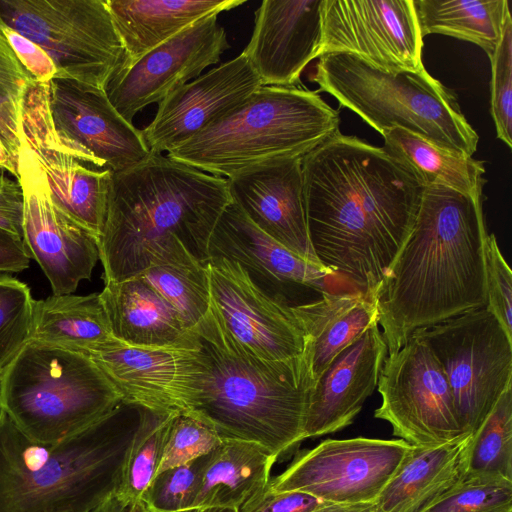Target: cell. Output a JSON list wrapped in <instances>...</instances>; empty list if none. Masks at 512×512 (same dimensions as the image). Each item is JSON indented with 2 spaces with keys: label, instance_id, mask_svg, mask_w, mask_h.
<instances>
[{
  "label": "cell",
  "instance_id": "6da1fadb",
  "mask_svg": "<svg viewBox=\"0 0 512 512\" xmlns=\"http://www.w3.org/2000/svg\"><path fill=\"white\" fill-rule=\"evenodd\" d=\"M302 173L317 259L374 301L413 229L425 185L383 147L339 130L303 156Z\"/></svg>",
  "mask_w": 512,
  "mask_h": 512
},
{
  "label": "cell",
  "instance_id": "7a4b0ae2",
  "mask_svg": "<svg viewBox=\"0 0 512 512\" xmlns=\"http://www.w3.org/2000/svg\"><path fill=\"white\" fill-rule=\"evenodd\" d=\"M483 196L426 185L413 229L377 292L388 355L418 331L486 307Z\"/></svg>",
  "mask_w": 512,
  "mask_h": 512
},
{
  "label": "cell",
  "instance_id": "3957f363",
  "mask_svg": "<svg viewBox=\"0 0 512 512\" xmlns=\"http://www.w3.org/2000/svg\"><path fill=\"white\" fill-rule=\"evenodd\" d=\"M230 202L226 178L162 153L113 172L98 240L105 283L140 275L176 241L206 264L211 234Z\"/></svg>",
  "mask_w": 512,
  "mask_h": 512
},
{
  "label": "cell",
  "instance_id": "277c9868",
  "mask_svg": "<svg viewBox=\"0 0 512 512\" xmlns=\"http://www.w3.org/2000/svg\"><path fill=\"white\" fill-rule=\"evenodd\" d=\"M193 331L204 378L188 415L223 439L255 442L277 457L302 442L314 387L307 345L288 360L259 358L234 341L211 311Z\"/></svg>",
  "mask_w": 512,
  "mask_h": 512
},
{
  "label": "cell",
  "instance_id": "5b68a950",
  "mask_svg": "<svg viewBox=\"0 0 512 512\" xmlns=\"http://www.w3.org/2000/svg\"><path fill=\"white\" fill-rule=\"evenodd\" d=\"M142 409L122 403L54 443L27 437L0 411V512H91L115 496Z\"/></svg>",
  "mask_w": 512,
  "mask_h": 512
},
{
  "label": "cell",
  "instance_id": "8992f818",
  "mask_svg": "<svg viewBox=\"0 0 512 512\" xmlns=\"http://www.w3.org/2000/svg\"><path fill=\"white\" fill-rule=\"evenodd\" d=\"M339 122L338 111L317 92L261 86L241 105L166 156L228 178L265 161L305 156L337 132Z\"/></svg>",
  "mask_w": 512,
  "mask_h": 512
},
{
  "label": "cell",
  "instance_id": "52a82bcc",
  "mask_svg": "<svg viewBox=\"0 0 512 512\" xmlns=\"http://www.w3.org/2000/svg\"><path fill=\"white\" fill-rule=\"evenodd\" d=\"M310 80L383 135L393 128L473 155L479 136L457 95L427 70L390 72L346 53L318 58Z\"/></svg>",
  "mask_w": 512,
  "mask_h": 512
},
{
  "label": "cell",
  "instance_id": "ba28073f",
  "mask_svg": "<svg viewBox=\"0 0 512 512\" xmlns=\"http://www.w3.org/2000/svg\"><path fill=\"white\" fill-rule=\"evenodd\" d=\"M122 403L115 386L81 351L30 340L2 371L1 409L37 442L71 437Z\"/></svg>",
  "mask_w": 512,
  "mask_h": 512
},
{
  "label": "cell",
  "instance_id": "9c48e42d",
  "mask_svg": "<svg viewBox=\"0 0 512 512\" xmlns=\"http://www.w3.org/2000/svg\"><path fill=\"white\" fill-rule=\"evenodd\" d=\"M0 21L48 54L55 77L105 90L126 61L106 0H0Z\"/></svg>",
  "mask_w": 512,
  "mask_h": 512
},
{
  "label": "cell",
  "instance_id": "30bf717a",
  "mask_svg": "<svg viewBox=\"0 0 512 512\" xmlns=\"http://www.w3.org/2000/svg\"><path fill=\"white\" fill-rule=\"evenodd\" d=\"M441 364L464 433H474L512 385V339L486 307L418 330Z\"/></svg>",
  "mask_w": 512,
  "mask_h": 512
},
{
  "label": "cell",
  "instance_id": "8fae6325",
  "mask_svg": "<svg viewBox=\"0 0 512 512\" xmlns=\"http://www.w3.org/2000/svg\"><path fill=\"white\" fill-rule=\"evenodd\" d=\"M377 390L381 404L374 417L388 422L399 439L426 447L465 434L444 370L421 336L412 334L387 356Z\"/></svg>",
  "mask_w": 512,
  "mask_h": 512
},
{
  "label": "cell",
  "instance_id": "7c38bea8",
  "mask_svg": "<svg viewBox=\"0 0 512 512\" xmlns=\"http://www.w3.org/2000/svg\"><path fill=\"white\" fill-rule=\"evenodd\" d=\"M413 448L401 439H327L298 452L268 488L301 491L332 504L374 503Z\"/></svg>",
  "mask_w": 512,
  "mask_h": 512
},
{
  "label": "cell",
  "instance_id": "4fadbf2b",
  "mask_svg": "<svg viewBox=\"0 0 512 512\" xmlns=\"http://www.w3.org/2000/svg\"><path fill=\"white\" fill-rule=\"evenodd\" d=\"M17 169L24 200L23 244L53 294H73L99 260L98 238L55 200L36 155L21 136Z\"/></svg>",
  "mask_w": 512,
  "mask_h": 512
},
{
  "label": "cell",
  "instance_id": "5bb4252c",
  "mask_svg": "<svg viewBox=\"0 0 512 512\" xmlns=\"http://www.w3.org/2000/svg\"><path fill=\"white\" fill-rule=\"evenodd\" d=\"M318 58L346 53L390 71L424 68L414 0H322Z\"/></svg>",
  "mask_w": 512,
  "mask_h": 512
},
{
  "label": "cell",
  "instance_id": "9a60e30c",
  "mask_svg": "<svg viewBox=\"0 0 512 512\" xmlns=\"http://www.w3.org/2000/svg\"><path fill=\"white\" fill-rule=\"evenodd\" d=\"M48 83L35 80L28 87L20 136L36 155L55 200L99 240L113 171L96 169L89 156L58 134L49 108Z\"/></svg>",
  "mask_w": 512,
  "mask_h": 512
},
{
  "label": "cell",
  "instance_id": "2e32d148",
  "mask_svg": "<svg viewBox=\"0 0 512 512\" xmlns=\"http://www.w3.org/2000/svg\"><path fill=\"white\" fill-rule=\"evenodd\" d=\"M206 267L210 311L244 350L271 361L288 360L304 352L306 336L291 306L260 290L236 261L211 256Z\"/></svg>",
  "mask_w": 512,
  "mask_h": 512
},
{
  "label": "cell",
  "instance_id": "e0dca14e",
  "mask_svg": "<svg viewBox=\"0 0 512 512\" xmlns=\"http://www.w3.org/2000/svg\"><path fill=\"white\" fill-rule=\"evenodd\" d=\"M88 355L125 404L188 414L201 392L204 365L198 340L194 347H140L116 340Z\"/></svg>",
  "mask_w": 512,
  "mask_h": 512
},
{
  "label": "cell",
  "instance_id": "ac0fdd59",
  "mask_svg": "<svg viewBox=\"0 0 512 512\" xmlns=\"http://www.w3.org/2000/svg\"><path fill=\"white\" fill-rule=\"evenodd\" d=\"M217 16L202 18L114 74L105 92L128 122L220 61L230 45Z\"/></svg>",
  "mask_w": 512,
  "mask_h": 512
},
{
  "label": "cell",
  "instance_id": "d6986e66",
  "mask_svg": "<svg viewBox=\"0 0 512 512\" xmlns=\"http://www.w3.org/2000/svg\"><path fill=\"white\" fill-rule=\"evenodd\" d=\"M48 86L56 131L97 168L117 172L149 155L141 131L115 109L105 90L61 77L51 79Z\"/></svg>",
  "mask_w": 512,
  "mask_h": 512
},
{
  "label": "cell",
  "instance_id": "ffe728a7",
  "mask_svg": "<svg viewBox=\"0 0 512 512\" xmlns=\"http://www.w3.org/2000/svg\"><path fill=\"white\" fill-rule=\"evenodd\" d=\"M262 86L243 54L177 88L141 130L151 153L168 152L241 105Z\"/></svg>",
  "mask_w": 512,
  "mask_h": 512
},
{
  "label": "cell",
  "instance_id": "44dd1931",
  "mask_svg": "<svg viewBox=\"0 0 512 512\" xmlns=\"http://www.w3.org/2000/svg\"><path fill=\"white\" fill-rule=\"evenodd\" d=\"M303 157L265 161L226 178L231 201L260 230L300 258L323 266L310 242Z\"/></svg>",
  "mask_w": 512,
  "mask_h": 512
},
{
  "label": "cell",
  "instance_id": "7402d4cb",
  "mask_svg": "<svg viewBox=\"0 0 512 512\" xmlns=\"http://www.w3.org/2000/svg\"><path fill=\"white\" fill-rule=\"evenodd\" d=\"M208 252L209 257L238 262L260 290L289 306L286 291L292 287L333 293L327 284L335 277L331 270L295 255L255 226L232 201L213 229Z\"/></svg>",
  "mask_w": 512,
  "mask_h": 512
},
{
  "label": "cell",
  "instance_id": "603a6c76",
  "mask_svg": "<svg viewBox=\"0 0 512 512\" xmlns=\"http://www.w3.org/2000/svg\"><path fill=\"white\" fill-rule=\"evenodd\" d=\"M322 0H264L242 51L262 86L295 87L322 40Z\"/></svg>",
  "mask_w": 512,
  "mask_h": 512
},
{
  "label": "cell",
  "instance_id": "cb8c5ba5",
  "mask_svg": "<svg viewBox=\"0 0 512 512\" xmlns=\"http://www.w3.org/2000/svg\"><path fill=\"white\" fill-rule=\"evenodd\" d=\"M388 349L378 324L342 350L311 390L304 440L340 431L354 421L377 388Z\"/></svg>",
  "mask_w": 512,
  "mask_h": 512
},
{
  "label": "cell",
  "instance_id": "d4e9b609",
  "mask_svg": "<svg viewBox=\"0 0 512 512\" xmlns=\"http://www.w3.org/2000/svg\"><path fill=\"white\" fill-rule=\"evenodd\" d=\"M473 433L434 446L417 447L373 503L375 512H424L468 472Z\"/></svg>",
  "mask_w": 512,
  "mask_h": 512
},
{
  "label": "cell",
  "instance_id": "484cf974",
  "mask_svg": "<svg viewBox=\"0 0 512 512\" xmlns=\"http://www.w3.org/2000/svg\"><path fill=\"white\" fill-rule=\"evenodd\" d=\"M100 294L113 336L140 347H194L197 335L144 278L107 282Z\"/></svg>",
  "mask_w": 512,
  "mask_h": 512
},
{
  "label": "cell",
  "instance_id": "4316f807",
  "mask_svg": "<svg viewBox=\"0 0 512 512\" xmlns=\"http://www.w3.org/2000/svg\"><path fill=\"white\" fill-rule=\"evenodd\" d=\"M245 0H106L128 66L195 22Z\"/></svg>",
  "mask_w": 512,
  "mask_h": 512
},
{
  "label": "cell",
  "instance_id": "83f0119b",
  "mask_svg": "<svg viewBox=\"0 0 512 512\" xmlns=\"http://www.w3.org/2000/svg\"><path fill=\"white\" fill-rule=\"evenodd\" d=\"M311 352L314 385L334 358L378 324L376 303L359 292H324L316 300L291 306Z\"/></svg>",
  "mask_w": 512,
  "mask_h": 512
},
{
  "label": "cell",
  "instance_id": "f1b7e54d",
  "mask_svg": "<svg viewBox=\"0 0 512 512\" xmlns=\"http://www.w3.org/2000/svg\"><path fill=\"white\" fill-rule=\"evenodd\" d=\"M277 456L250 441L223 439L208 454L192 503V511L207 507L238 510L260 495L269 485Z\"/></svg>",
  "mask_w": 512,
  "mask_h": 512
},
{
  "label": "cell",
  "instance_id": "f546056e",
  "mask_svg": "<svg viewBox=\"0 0 512 512\" xmlns=\"http://www.w3.org/2000/svg\"><path fill=\"white\" fill-rule=\"evenodd\" d=\"M31 340L89 354L117 339L99 293L34 300Z\"/></svg>",
  "mask_w": 512,
  "mask_h": 512
},
{
  "label": "cell",
  "instance_id": "4dcf8cb0",
  "mask_svg": "<svg viewBox=\"0 0 512 512\" xmlns=\"http://www.w3.org/2000/svg\"><path fill=\"white\" fill-rule=\"evenodd\" d=\"M382 136L383 148L407 164L425 186L439 185L470 196H483V161L400 128L390 129Z\"/></svg>",
  "mask_w": 512,
  "mask_h": 512
},
{
  "label": "cell",
  "instance_id": "1f68e13d",
  "mask_svg": "<svg viewBox=\"0 0 512 512\" xmlns=\"http://www.w3.org/2000/svg\"><path fill=\"white\" fill-rule=\"evenodd\" d=\"M422 36L441 34L478 45L490 57L510 13L508 0H414Z\"/></svg>",
  "mask_w": 512,
  "mask_h": 512
},
{
  "label": "cell",
  "instance_id": "d6a6232c",
  "mask_svg": "<svg viewBox=\"0 0 512 512\" xmlns=\"http://www.w3.org/2000/svg\"><path fill=\"white\" fill-rule=\"evenodd\" d=\"M193 330L210 311L211 297L206 264L200 262L181 241L167 248L140 275Z\"/></svg>",
  "mask_w": 512,
  "mask_h": 512
},
{
  "label": "cell",
  "instance_id": "836d02e7",
  "mask_svg": "<svg viewBox=\"0 0 512 512\" xmlns=\"http://www.w3.org/2000/svg\"><path fill=\"white\" fill-rule=\"evenodd\" d=\"M174 414L142 409L140 423L129 448L115 494L125 506L142 500L156 476L166 434Z\"/></svg>",
  "mask_w": 512,
  "mask_h": 512
},
{
  "label": "cell",
  "instance_id": "e575fe53",
  "mask_svg": "<svg viewBox=\"0 0 512 512\" xmlns=\"http://www.w3.org/2000/svg\"><path fill=\"white\" fill-rule=\"evenodd\" d=\"M512 480V385L473 433L468 472Z\"/></svg>",
  "mask_w": 512,
  "mask_h": 512
},
{
  "label": "cell",
  "instance_id": "d590c367",
  "mask_svg": "<svg viewBox=\"0 0 512 512\" xmlns=\"http://www.w3.org/2000/svg\"><path fill=\"white\" fill-rule=\"evenodd\" d=\"M33 303L27 284L0 272V372L31 340Z\"/></svg>",
  "mask_w": 512,
  "mask_h": 512
},
{
  "label": "cell",
  "instance_id": "8d00e7d4",
  "mask_svg": "<svg viewBox=\"0 0 512 512\" xmlns=\"http://www.w3.org/2000/svg\"><path fill=\"white\" fill-rule=\"evenodd\" d=\"M34 81L0 28V138L16 159L20 148L24 97Z\"/></svg>",
  "mask_w": 512,
  "mask_h": 512
},
{
  "label": "cell",
  "instance_id": "74e56055",
  "mask_svg": "<svg viewBox=\"0 0 512 512\" xmlns=\"http://www.w3.org/2000/svg\"><path fill=\"white\" fill-rule=\"evenodd\" d=\"M424 512H512V480L467 473L463 480Z\"/></svg>",
  "mask_w": 512,
  "mask_h": 512
},
{
  "label": "cell",
  "instance_id": "f35d334b",
  "mask_svg": "<svg viewBox=\"0 0 512 512\" xmlns=\"http://www.w3.org/2000/svg\"><path fill=\"white\" fill-rule=\"evenodd\" d=\"M208 454L158 473L142 502L149 512H193L192 503Z\"/></svg>",
  "mask_w": 512,
  "mask_h": 512
},
{
  "label": "cell",
  "instance_id": "ab89813d",
  "mask_svg": "<svg viewBox=\"0 0 512 512\" xmlns=\"http://www.w3.org/2000/svg\"><path fill=\"white\" fill-rule=\"evenodd\" d=\"M222 441L223 438L201 420L175 413L166 434L157 474L209 454Z\"/></svg>",
  "mask_w": 512,
  "mask_h": 512
},
{
  "label": "cell",
  "instance_id": "60d3db41",
  "mask_svg": "<svg viewBox=\"0 0 512 512\" xmlns=\"http://www.w3.org/2000/svg\"><path fill=\"white\" fill-rule=\"evenodd\" d=\"M491 61V115L497 137L512 147V18L505 22Z\"/></svg>",
  "mask_w": 512,
  "mask_h": 512
},
{
  "label": "cell",
  "instance_id": "b9f144b4",
  "mask_svg": "<svg viewBox=\"0 0 512 512\" xmlns=\"http://www.w3.org/2000/svg\"><path fill=\"white\" fill-rule=\"evenodd\" d=\"M486 308L512 339V273L494 234L484 243Z\"/></svg>",
  "mask_w": 512,
  "mask_h": 512
},
{
  "label": "cell",
  "instance_id": "7bdbcfd3",
  "mask_svg": "<svg viewBox=\"0 0 512 512\" xmlns=\"http://www.w3.org/2000/svg\"><path fill=\"white\" fill-rule=\"evenodd\" d=\"M328 504L332 503L305 492H276L267 487L260 495L240 507L239 512H314Z\"/></svg>",
  "mask_w": 512,
  "mask_h": 512
},
{
  "label": "cell",
  "instance_id": "ee69618b",
  "mask_svg": "<svg viewBox=\"0 0 512 512\" xmlns=\"http://www.w3.org/2000/svg\"><path fill=\"white\" fill-rule=\"evenodd\" d=\"M0 28L18 60L36 81L48 83L55 77L57 68L52 59L40 46L2 22Z\"/></svg>",
  "mask_w": 512,
  "mask_h": 512
},
{
  "label": "cell",
  "instance_id": "f6af8a7d",
  "mask_svg": "<svg viewBox=\"0 0 512 512\" xmlns=\"http://www.w3.org/2000/svg\"><path fill=\"white\" fill-rule=\"evenodd\" d=\"M23 192L19 182L0 175V229L23 237Z\"/></svg>",
  "mask_w": 512,
  "mask_h": 512
},
{
  "label": "cell",
  "instance_id": "bcb514c9",
  "mask_svg": "<svg viewBox=\"0 0 512 512\" xmlns=\"http://www.w3.org/2000/svg\"><path fill=\"white\" fill-rule=\"evenodd\" d=\"M30 259L22 239L0 229V272H21Z\"/></svg>",
  "mask_w": 512,
  "mask_h": 512
},
{
  "label": "cell",
  "instance_id": "7dc6e473",
  "mask_svg": "<svg viewBox=\"0 0 512 512\" xmlns=\"http://www.w3.org/2000/svg\"><path fill=\"white\" fill-rule=\"evenodd\" d=\"M0 170H7L18 177L17 159L9 151L3 140L0 138Z\"/></svg>",
  "mask_w": 512,
  "mask_h": 512
},
{
  "label": "cell",
  "instance_id": "c3c4849f",
  "mask_svg": "<svg viewBox=\"0 0 512 512\" xmlns=\"http://www.w3.org/2000/svg\"><path fill=\"white\" fill-rule=\"evenodd\" d=\"M126 508L127 506L113 496L91 512H124Z\"/></svg>",
  "mask_w": 512,
  "mask_h": 512
},
{
  "label": "cell",
  "instance_id": "681fc988",
  "mask_svg": "<svg viewBox=\"0 0 512 512\" xmlns=\"http://www.w3.org/2000/svg\"><path fill=\"white\" fill-rule=\"evenodd\" d=\"M124 512H149L145 504L140 501H136L132 504H130Z\"/></svg>",
  "mask_w": 512,
  "mask_h": 512
},
{
  "label": "cell",
  "instance_id": "f907efd6",
  "mask_svg": "<svg viewBox=\"0 0 512 512\" xmlns=\"http://www.w3.org/2000/svg\"><path fill=\"white\" fill-rule=\"evenodd\" d=\"M199 512H239V510L233 507H207L200 509Z\"/></svg>",
  "mask_w": 512,
  "mask_h": 512
},
{
  "label": "cell",
  "instance_id": "816d5d0a",
  "mask_svg": "<svg viewBox=\"0 0 512 512\" xmlns=\"http://www.w3.org/2000/svg\"><path fill=\"white\" fill-rule=\"evenodd\" d=\"M1 396H2V372H0V411H1Z\"/></svg>",
  "mask_w": 512,
  "mask_h": 512
},
{
  "label": "cell",
  "instance_id": "f5cc1de1",
  "mask_svg": "<svg viewBox=\"0 0 512 512\" xmlns=\"http://www.w3.org/2000/svg\"><path fill=\"white\" fill-rule=\"evenodd\" d=\"M368 512H375V509L371 510V511H368Z\"/></svg>",
  "mask_w": 512,
  "mask_h": 512
}]
</instances>
